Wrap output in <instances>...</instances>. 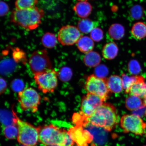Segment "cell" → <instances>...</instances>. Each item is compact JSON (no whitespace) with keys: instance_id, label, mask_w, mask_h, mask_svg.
Listing matches in <instances>:
<instances>
[{"instance_id":"1","label":"cell","mask_w":146,"mask_h":146,"mask_svg":"<svg viewBox=\"0 0 146 146\" xmlns=\"http://www.w3.org/2000/svg\"><path fill=\"white\" fill-rule=\"evenodd\" d=\"M88 123L102 128L107 132H111L119 121L117 110L114 106L104 103L89 117L86 118Z\"/></svg>"},{"instance_id":"2","label":"cell","mask_w":146,"mask_h":146,"mask_svg":"<svg viewBox=\"0 0 146 146\" xmlns=\"http://www.w3.org/2000/svg\"><path fill=\"white\" fill-rule=\"evenodd\" d=\"M39 141L45 146H73L68 131L52 125L40 127Z\"/></svg>"},{"instance_id":"3","label":"cell","mask_w":146,"mask_h":146,"mask_svg":"<svg viewBox=\"0 0 146 146\" xmlns=\"http://www.w3.org/2000/svg\"><path fill=\"white\" fill-rule=\"evenodd\" d=\"M44 13L36 7L31 9H15L11 15V21L27 31L35 30L40 24Z\"/></svg>"},{"instance_id":"4","label":"cell","mask_w":146,"mask_h":146,"mask_svg":"<svg viewBox=\"0 0 146 146\" xmlns=\"http://www.w3.org/2000/svg\"><path fill=\"white\" fill-rule=\"evenodd\" d=\"M15 123L17 126V141L23 145L36 146L39 141L40 127H36L21 120L12 110Z\"/></svg>"},{"instance_id":"5","label":"cell","mask_w":146,"mask_h":146,"mask_svg":"<svg viewBox=\"0 0 146 146\" xmlns=\"http://www.w3.org/2000/svg\"><path fill=\"white\" fill-rule=\"evenodd\" d=\"M87 92L96 95L104 102L108 100L111 93L108 86L107 79L92 74L88 77L85 86Z\"/></svg>"},{"instance_id":"6","label":"cell","mask_w":146,"mask_h":146,"mask_svg":"<svg viewBox=\"0 0 146 146\" xmlns=\"http://www.w3.org/2000/svg\"><path fill=\"white\" fill-rule=\"evenodd\" d=\"M18 101L23 111L35 113L38 110L41 97L37 91L32 88H27L18 92Z\"/></svg>"},{"instance_id":"7","label":"cell","mask_w":146,"mask_h":146,"mask_svg":"<svg viewBox=\"0 0 146 146\" xmlns=\"http://www.w3.org/2000/svg\"><path fill=\"white\" fill-rule=\"evenodd\" d=\"M58 72L54 69L34 75L38 89L44 94L53 92L58 86Z\"/></svg>"},{"instance_id":"8","label":"cell","mask_w":146,"mask_h":146,"mask_svg":"<svg viewBox=\"0 0 146 146\" xmlns=\"http://www.w3.org/2000/svg\"><path fill=\"white\" fill-rule=\"evenodd\" d=\"M120 125L125 133H131L140 136L145 134L146 124L136 115H124L120 119Z\"/></svg>"},{"instance_id":"9","label":"cell","mask_w":146,"mask_h":146,"mask_svg":"<svg viewBox=\"0 0 146 146\" xmlns=\"http://www.w3.org/2000/svg\"><path fill=\"white\" fill-rule=\"evenodd\" d=\"M29 64L34 75L52 69V62L45 50L36 51L33 53L29 59Z\"/></svg>"},{"instance_id":"10","label":"cell","mask_w":146,"mask_h":146,"mask_svg":"<svg viewBox=\"0 0 146 146\" xmlns=\"http://www.w3.org/2000/svg\"><path fill=\"white\" fill-rule=\"evenodd\" d=\"M104 103V102L100 97L88 93L82 98L80 114L86 118L89 117Z\"/></svg>"},{"instance_id":"11","label":"cell","mask_w":146,"mask_h":146,"mask_svg":"<svg viewBox=\"0 0 146 146\" xmlns=\"http://www.w3.org/2000/svg\"><path fill=\"white\" fill-rule=\"evenodd\" d=\"M82 36L78 27L72 25H67L60 29L58 39L63 45H72L77 43Z\"/></svg>"},{"instance_id":"12","label":"cell","mask_w":146,"mask_h":146,"mask_svg":"<svg viewBox=\"0 0 146 146\" xmlns=\"http://www.w3.org/2000/svg\"><path fill=\"white\" fill-rule=\"evenodd\" d=\"M68 134L77 146H88L94 140V137L83 126L76 125L68 131Z\"/></svg>"},{"instance_id":"13","label":"cell","mask_w":146,"mask_h":146,"mask_svg":"<svg viewBox=\"0 0 146 146\" xmlns=\"http://www.w3.org/2000/svg\"><path fill=\"white\" fill-rule=\"evenodd\" d=\"M129 94L143 98L146 94V82L143 76H138L136 81L131 88Z\"/></svg>"},{"instance_id":"14","label":"cell","mask_w":146,"mask_h":146,"mask_svg":"<svg viewBox=\"0 0 146 146\" xmlns=\"http://www.w3.org/2000/svg\"><path fill=\"white\" fill-rule=\"evenodd\" d=\"M73 9L78 17L85 18L90 15L92 7L88 2L81 1L76 3Z\"/></svg>"},{"instance_id":"15","label":"cell","mask_w":146,"mask_h":146,"mask_svg":"<svg viewBox=\"0 0 146 146\" xmlns=\"http://www.w3.org/2000/svg\"><path fill=\"white\" fill-rule=\"evenodd\" d=\"M108 86L111 93H119L123 90L122 78L117 75H113L107 79Z\"/></svg>"},{"instance_id":"16","label":"cell","mask_w":146,"mask_h":146,"mask_svg":"<svg viewBox=\"0 0 146 146\" xmlns=\"http://www.w3.org/2000/svg\"><path fill=\"white\" fill-rule=\"evenodd\" d=\"M77 45L80 52L86 54L91 52L94 46V42L91 38L83 36L78 40Z\"/></svg>"},{"instance_id":"17","label":"cell","mask_w":146,"mask_h":146,"mask_svg":"<svg viewBox=\"0 0 146 146\" xmlns=\"http://www.w3.org/2000/svg\"><path fill=\"white\" fill-rule=\"evenodd\" d=\"M118 52L117 45L114 42H110L106 44L103 47L102 54L105 59L112 60L117 56Z\"/></svg>"},{"instance_id":"18","label":"cell","mask_w":146,"mask_h":146,"mask_svg":"<svg viewBox=\"0 0 146 146\" xmlns=\"http://www.w3.org/2000/svg\"><path fill=\"white\" fill-rule=\"evenodd\" d=\"M144 105L141 98L139 97L131 96L128 97L125 100V106L129 110L134 111L141 108Z\"/></svg>"},{"instance_id":"19","label":"cell","mask_w":146,"mask_h":146,"mask_svg":"<svg viewBox=\"0 0 146 146\" xmlns=\"http://www.w3.org/2000/svg\"><path fill=\"white\" fill-rule=\"evenodd\" d=\"M101 58L99 54L95 52L88 53L84 58V61L87 66L93 67L98 66L101 61Z\"/></svg>"},{"instance_id":"20","label":"cell","mask_w":146,"mask_h":146,"mask_svg":"<svg viewBox=\"0 0 146 146\" xmlns=\"http://www.w3.org/2000/svg\"><path fill=\"white\" fill-rule=\"evenodd\" d=\"M109 34L110 37L115 40H119L123 37L125 30L123 25L119 24H114L109 29Z\"/></svg>"},{"instance_id":"21","label":"cell","mask_w":146,"mask_h":146,"mask_svg":"<svg viewBox=\"0 0 146 146\" xmlns=\"http://www.w3.org/2000/svg\"><path fill=\"white\" fill-rule=\"evenodd\" d=\"M131 33L133 36L138 39H142L146 36V25L139 22L133 25Z\"/></svg>"},{"instance_id":"22","label":"cell","mask_w":146,"mask_h":146,"mask_svg":"<svg viewBox=\"0 0 146 146\" xmlns=\"http://www.w3.org/2000/svg\"><path fill=\"white\" fill-rule=\"evenodd\" d=\"M95 25L94 22L88 19H82L78 22V28L80 32L84 34L91 33L95 27Z\"/></svg>"},{"instance_id":"23","label":"cell","mask_w":146,"mask_h":146,"mask_svg":"<svg viewBox=\"0 0 146 146\" xmlns=\"http://www.w3.org/2000/svg\"><path fill=\"white\" fill-rule=\"evenodd\" d=\"M58 40L54 34L47 33L42 38V42L44 46L48 48H52L57 44Z\"/></svg>"},{"instance_id":"24","label":"cell","mask_w":146,"mask_h":146,"mask_svg":"<svg viewBox=\"0 0 146 146\" xmlns=\"http://www.w3.org/2000/svg\"><path fill=\"white\" fill-rule=\"evenodd\" d=\"M138 77V76H129L125 74L122 75L123 88L126 94H129L131 87L136 81Z\"/></svg>"},{"instance_id":"25","label":"cell","mask_w":146,"mask_h":146,"mask_svg":"<svg viewBox=\"0 0 146 146\" xmlns=\"http://www.w3.org/2000/svg\"><path fill=\"white\" fill-rule=\"evenodd\" d=\"M3 133L5 137L8 139H15L17 138L18 134L17 126L15 123L5 127L3 129Z\"/></svg>"},{"instance_id":"26","label":"cell","mask_w":146,"mask_h":146,"mask_svg":"<svg viewBox=\"0 0 146 146\" xmlns=\"http://www.w3.org/2000/svg\"><path fill=\"white\" fill-rule=\"evenodd\" d=\"M38 3V0H16V9L23 10L32 8L35 7Z\"/></svg>"},{"instance_id":"27","label":"cell","mask_w":146,"mask_h":146,"mask_svg":"<svg viewBox=\"0 0 146 146\" xmlns=\"http://www.w3.org/2000/svg\"><path fill=\"white\" fill-rule=\"evenodd\" d=\"M72 76V70L68 67H63L58 72V77L62 81H68L70 80Z\"/></svg>"},{"instance_id":"28","label":"cell","mask_w":146,"mask_h":146,"mask_svg":"<svg viewBox=\"0 0 146 146\" xmlns=\"http://www.w3.org/2000/svg\"><path fill=\"white\" fill-rule=\"evenodd\" d=\"M130 14L131 17L135 20L141 19L143 16V10L139 5H135L130 9Z\"/></svg>"},{"instance_id":"29","label":"cell","mask_w":146,"mask_h":146,"mask_svg":"<svg viewBox=\"0 0 146 146\" xmlns=\"http://www.w3.org/2000/svg\"><path fill=\"white\" fill-rule=\"evenodd\" d=\"M90 36L93 41L99 42L103 39L104 33L101 29L96 27L91 32Z\"/></svg>"},{"instance_id":"30","label":"cell","mask_w":146,"mask_h":146,"mask_svg":"<svg viewBox=\"0 0 146 146\" xmlns=\"http://www.w3.org/2000/svg\"><path fill=\"white\" fill-rule=\"evenodd\" d=\"M128 69L129 72L133 74H137L141 70L139 64L136 60H132L129 64Z\"/></svg>"},{"instance_id":"31","label":"cell","mask_w":146,"mask_h":146,"mask_svg":"<svg viewBox=\"0 0 146 146\" xmlns=\"http://www.w3.org/2000/svg\"><path fill=\"white\" fill-rule=\"evenodd\" d=\"M11 86L13 90L19 92L23 90L24 84L21 80H15L12 82Z\"/></svg>"},{"instance_id":"32","label":"cell","mask_w":146,"mask_h":146,"mask_svg":"<svg viewBox=\"0 0 146 146\" xmlns=\"http://www.w3.org/2000/svg\"><path fill=\"white\" fill-rule=\"evenodd\" d=\"M95 72L96 76L98 77L105 78V76L108 74V70L105 66L101 65L97 67Z\"/></svg>"},{"instance_id":"33","label":"cell","mask_w":146,"mask_h":146,"mask_svg":"<svg viewBox=\"0 0 146 146\" xmlns=\"http://www.w3.org/2000/svg\"><path fill=\"white\" fill-rule=\"evenodd\" d=\"M9 8L8 5L5 2L1 1V16H3L8 13Z\"/></svg>"},{"instance_id":"34","label":"cell","mask_w":146,"mask_h":146,"mask_svg":"<svg viewBox=\"0 0 146 146\" xmlns=\"http://www.w3.org/2000/svg\"><path fill=\"white\" fill-rule=\"evenodd\" d=\"M7 84L5 80L3 78H1V94H3L6 90Z\"/></svg>"},{"instance_id":"35","label":"cell","mask_w":146,"mask_h":146,"mask_svg":"<svg viewBox=\"0 0 146 146\" xmlns=\"http://www.w3.org/2000/svg\"><path fill=\"white\" fill-rule=\"evenodd\" d=\"M143 103L144 105H145L146 106V94L145 95V96L143 98Z\"/></svg>"},{"instance_id":"36","label":"cell","mask_w":146,"mask_h":146,"mask_svg":"<svg viewBox=\"0 0 146 146\" xmlns=\"http://www.w3.org/2000/svg\"><path fill=\"white\" fill-rule=\"evenodd\" d=\"M79 1H88V0H78Z\"/></svg>"},{"instance_id":"37","label":"cell","mask_w":146,"mask_h":146,"mask_svg":"<svg viewBox=\"0 0 146 146\" xmlns=\"http://www.w3.org/2000/svg\"><path fill=\"white\" fill-rule=\"evenodd\" d=\"M145 115H146V111H145Z\"/></svg>"},{"instance_id":"38","label":"cell","mask_w":146,"mask_h":146,"mask_svg":"<svg viewBox=\"0 0 146 146\" xmlns=\"http://www.w3.org/2000/svg\"><path fill=\"white\" fill-rule=\"evenodd\" d=\"M25 146V145H23V146Z\"/></svg>"},{"instance_id":"39","label":"cell","mask_w":146,"mask_h":146,"mask_svg":"<svg viewBox=\"0 0 146 146\" xmlns=\"http://www.w3.org/2000/svg\"></svg>"}]
</instances>
